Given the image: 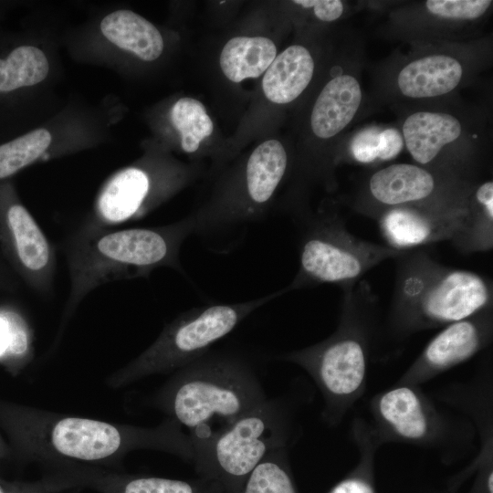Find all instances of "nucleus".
Listing matches in <instances>:
<instances>
[{
  "label": "nucleus",
  "instance_id": "obj_1",
  "mask_svg": "<svg viewBox=\"0 0 493 493\" xmlns=\"http://www.w3.org/2000/svg\"><path fill=\"white\" fill-rule=\"evenodd\" d=\"M193 235L192 217L151 227L79 228L67 241V311L104 284L146 278L161 267L182 271L180 249Z\"/></svg>",
  "mask_w": 493,
  "mask_h": 493
},
{
  "label": "nucleus",
  "instance_id": "obj_2",
  "mask_svg": "<svg viewBox=\"0 0 493 493\" xmlns=\"http://www.w3.org/2000/svg\"><path fill=\"white\" fill-rule=\"evenodd\" d=\"M267 399L245 359L208 351L182 368L170 393V409L189 431L195 461L222 432Z\"/></svg>",
  "mask_w": 493,
  "mask_h": 493
},
{
  "label": "nucleus",
  "instance_id": "obj_3",
  "mask_svg": "<svg viewBox=\"0 0 493 493\" xmlns=\"http://www.w3.org/2000/svg\"><path fill=\"white\" fill-rule=\"evenodd\" d=\"M289 414L283 402L267 399L222 432L195 460L199 470L241 492L253 469L270 453L287 447Z\"/></svg>",
  "mask_w": 493,
  "mask_h": 493
},
{
  "label": "nucleus",
  "instance_id": "obj_4",
  "mask_svg": "<svg viewBox=\"0 0 493 493\" xmlns=\"http://www.w3.org/2000/svg\"><path fill=\"white\" fill-rule=\"evenodd\" d=\"M286 290L236 303H215L182 313L169 324L136 365L141 372L184 367L206 354L253 311Z\"/></svg>",
  "mask_w": 493,
  "mask_h": 493
},
{
  "label": "nucleus",
  "instance_id": "obj_5",
  "mask_svg": "<svg viewBox=\"0 0 493 493\" xmlns=\"http://www.w3.org/2000/svg\"><path fill=\"white\" fill-rule=\"evenodd\" d=\"M309 224L300 242L299 272L287 289L348 283L398 253L392 247L355 239L339 223L321 220Z\"/></svg>",
  "mask_w": 493,
  "mask_h": 493
},
{
  "label": "nucleus",
  "instance_id": "obj_6",
  "mask_svg": "<svg viewBox=\"0 0 493 493\" xmlns=\"http://www.w3.org/2000/svg\"><path fill=\"white\" fill-rule=\"evenodd\" d=\"M401 297L420 322L448 325L481 312L489 304L491 289L484 278L471 271L427 268L404 279Z\"/></svg>",
  "mask_w": 493,
  "mask_h": 493
},
{
  "label": "nucleus",
  "instance_id": "obj_7",
  "mask_svg": "<svg viewBox=\"0 0 493 493\" xmlns=\"http://www.w3.org/2000/svg\"><path fill=\"white\" fill-rule=\"evenodd\" d=\"M281 359L300 365L313 377L330 413L356 396L364 383V346L357 336L345 330H340L312 347L285 354Z\"/></svg>",
  "mask_w": 493,
  "mask_h": 493
},
{
  "label": "nucleus",
  "instance_id": "obj_8",
  "mask_svg": "<svg viewBox=\"0 0 493 493\" xmlns=\"http://www.w3.org/2000/svg\"><path fill=\"white\" fill-rule=\"evenodd\" d=\"M2 207V224L16 262L30 286L41 295L51 292L56 269L54 249L28 210L7 200Z\"/></svg>",
  "mask_w": 493,
  "mask_h": 493
},
{
  "label": "nucleus",
  "instance_id": "obj_9",
  "mask_svg": "<svg viewBox=\"0 0 493 493\" xmlns=\"http://www.w3.org/2000/svg\"><path fill=\"white\" fill-rule=\"evenodd\" d=\"M154 202L150 173L140 167L122 169L106 182L98 195L92 217L79 228H114L142 218Z\"/></svg>",
  "mask_w": 493,
  "mask_h": 493
},
{
  "label": "nucleus",
  "instance_id": "obj_10",
  "mask_svg": "<svg viewBox=\"0 0 493 493\" xmlns=\"http://www.w3.org/2000/svg\"><path fill=\"white\" fill-rule=\"evenodd\" d=\"M380 228L393 249L411 248L435 241L468 236L474 241L467 216H435L417 210L394 207L380 220Z\"/></svg>",
  "mask_w": 493,
  "mask_h": 493
},
{
  "label": "nucleus",
  "instance_id": "obj_11",
  "mask_svg": "<svg viewBox=\"0 0 493 493\" xmlns=\"http://www.w3.org/2000/svg\"><path fill=\"white\" fill-rule=\"evenodd\" d=\"M485 341L484 325L475 316L448 324L429 341L404 382L422 381L467 360Z\"/></svg>",
  "mask_w": 493,
  "mask_h": 493
},
{
  "label": "nucleus",
  "instance_id": "obj_12",
  "mask_svg": "<svg viewBox=\"0 0 493 493\" xmlns=\"http://www.w3.org/2000/svg\"><path fill=\"white\" fill-rule=\"evenodd\" d=\"M54 447L61 454L82 460H98L114 454L121 435L113 425L96 420L67 417L51 433Z\"/></svg>",
  "mask_w": 493,
  "mask_h": 493
},
{
  "label": "nucleus",
  "instance_id": "obj_13",
  "mask_svg": "<svg viewBox=\"0 0 493 493\" xmlns=\"http://www.w3.org/2000/svg\"><path fill=\"white\" fill-rule=\"evenodd\" d=\"M362 100L357 79L341 75L330 80L320 93L310 117L312 131L328 139L341 131L353 119Z\"/></svg>",
  "mask_w": 493,
  "mask_h": 493
},
{
  "label": "nucleus",
  "instance_id": "obj_14",
  "mask_svg": "<svg viewBox=\"0 0 493 493\" xmlns=\"http://www.w3.org/2000/svg\"><path fill=\"white\" fill-rule=\"evenodd\" d=\"M314 61L309 50L293 45L276 56L262 80L267 99L286 104L297 99L310 82Z\"/></svg>",
  "mask_w": 493,
  "mask_h": 493
},
{
  "label": "nucleus",
  "instance_id": "obj_15",
  "mask_svg": "<svg viewBox=\"0 0 493 493\" xmlns=\"http://www.w3.org/2000/svg\"><path fill=\"white\" fill-rule=\"evenodd\" d=\"M462 77V67L454 58L434 55L416 59L399 73L401 92L410 98L440 96L453 90Z\"/></svg>",
  "mask_w": 493,
  "mask_h": 493
},
{
  "label": "nucleus",
  "instance_id": "obj_16",
  "mask_svg": "<svg viewBox=\"0 0 493 493\" xmlns=\"http://www.w3.org/2000/svg\"><path fill=\"white\" fill-rule=\"evenodd\" d=\"M403 133L413 158L426 164L435 159L443 146L460 136L461 124L447 113L421 111L405 120Z\"/></svg>",
  "mask_w": 493,
  "mask_h": 493
},
{
  "label": "nucleus",
  "instance_id": "obj_17",
  "mask_svg": "<svg viewBox=\"0 0 493 493\" xmlns=\"http://www.w3.org/2000/svg\"><path fill=\"white\" fill-rule=\"evenodd\" d=\"M369 187L372 195L381 204L398 206L431 195L435 189V179L419 166L398 163L373 173Z\"/></svg>",
  "mask_w": 493,
  "mask_h": 493
},
{
  "label": "nucleus",
  "instance_id": "obj_18",
  "mask_svg": "<svg viewBox=\"0 0 493 493\" xmlns=\"http://www.w3.org/2000/svg\"><path fill=\"white\" fill-rule=\"evenodd\" d=\"M100 30L111 43L145 61L155 60L163 50L159 30L131 10H117L106 16Z\"/></svg>",
  "mask_w": 493,
  "mask_h": 493
},
{
  "label": "nucleus",
  "instance_id": "obj_19",
  "mask_svg": "<svg viewBox=\"0 0 493 493\" xmlns=\"http://www.w3.org/2000/svg\"><path fill=\"white\" fill-rule=\"evenodd\" d=\"M381 420L396 436L422 440L430 433V419L423 401L410 386L402 385L383 393L377 401Z\"/></svg>",
  "mask_w": 493,
  "mask_h": 493
},
{
  "label": "nucleus",
  "instance_id": "obj_20",
  "mask_svg": "<svg viewBox=\"0 0 493 493\" xmlns=\"http://www.w3.org/2000/svg\"><path fill=\"white\" fill-rule=\"evenodd\" d=\"M288 165L283 145L277 140L259 144L250 154L245 182L251 201L264 208L276 192Z\"/></svg>",
  "mask_w": 493,
  "mask_h": 493
},
{
  "label": "nucleus",
  "instance_id": "obj_21",
  "mask_svg": "<svg viewBox=\"0 0 493 493\" xmlns=\"http://www.w3.org/2000/svg\"><path fill=\"white\" fill-rule=\"evenodd\" d=\"M277 55L272 40L263 37H236L230 39L220 55V67L233 82L257 78L263 74Z\"/></svg>",
  "mask_w": 493,
  "mask_h": 493
},
{
  "label": "nucleus",
  "instance_id": "obj_22",
  "mask_svg": "<svg viewBox=\"0 0 493 493\" xmlns=\"http://www.w3.org/2000/svg\"><path fill=\"white\" fill-rule=\"evenodd\" d=\"M51 142L46 129H37L0 144V180L43 157Z\"/></svg>",
  "mask_w": 493,
  "mask_h": 493
},
{
  "label": "nucleus",
  "instance_id": "obj_23",
  "mask_svg": "<svg viewBox=\"0 0 493 493\" xmlns=\"http://www.w3.org/2000/svg\"><path fill=\"white\" fill-rule=\"evenodd\" d=\"M171 120L182 135V149L188 153L196 152L200 142L213 132L205 106L193 98L179 99L172 107Z\"/></svg>",
  "mask_w": 493,
  "mask_h": 493
},
{
  "label": "nucleus",
  "instance_id": "obj_24",
  "mask_svg": "<svg viewBox=\"0 0 493 493\" xmlns=\"http://www.w3.org/2000/svg\"><path fill=\"white\" fill-rule=\"evenodd\" d=\"M287 447L273 451L249 474L241 493H296L287 470Z\"/></svg>",
  "mask_w": 493,
  "mask_h": 493
},
{
  "label": "nucleus",
  "instance_id": "obj_25",
  "mask_svg": "<svg viewBox=\"0 0 493 493\" xmlns=\"http://www.w3.org/2000/svg\"><path fill=\"white\" fill-rule=\"evenodd\" d=\"M491 4L490 0H428L425 6L431 14L441 17L473 20L481 16Z\"/></svg>",
  "mask_w": 493,
  "mask_h": 493
},
{
  "label": "nucleus",
  "instance_id": "obj_26",
  "mask_svg": "<svg viewBox=\"0 0 493 493\" xmlns=\"http://www.w3.org/2000/svg\"><path fill=\"white\" fill-rule=\"evenodd\" d=\"M28 345L22 319L13 312L0 313V356L23 354Z\"/></svg>",
  "mask_w": 493,
  "mask_h": 493
},
{
  "label": "nucleus",
  "instance_id": "obj_27",
  "mask_svg": "<svg viewBox=\"0 0 493 493\" xmlns=\"http://www.w3.org/2000/svg\"><path fill=\"white\" fill-rule=\"evenodd\" d=\"M124 493H200V490L187 481L142 477L130 481L125 486Z\"/></svg>",
  "mask_w": 493,
  "mask_h": 493
},
{
  "label": "nucleus",
  "instance_id": "obj_28",
  "mask_svg": "<svg viewBox=\"0 0 493 493\" xmlns=\"http://www.w3.org/2000/svg\"><path fill=\"white\" fill-rule=\"evenodd\" d=\"M293 3L313 8L315 16L326 22L338 19L343 12V4L340 0H296Z\"/></svg>",
  "mask_w": 493,
  "mask_h": 493
},
{
  "label": "nucleus",
  "instance_id": "obj_29",
  "mask_svg": "<svg viewBox=\"0 0 493 493\" xmlns=\"http://www.w3.org/2000/svg\"><path fill=\"white\" fill-rule=\"evenodd\" d=\"M402 148L400 134L394 130H386L378 136V158L386 160L394 157Z\"/></svg>",
  "mask_w": 493,
  "mask_h": 493
},
{
  "label": "nucleus",
  "instance_id": "obj_30",
  "mask_svg": "<svg viewBox=\"0 0 493 493\" xmlns=\"http://www.w3.org/2000/svg\"><path fill=\"white\" fill-rule=\"evenodd\" d=\"M330 493H374L364 480L350 478L339 483Z\"/></svg>",
  "mask_w": 493,
  "mask_h": 493
},
{
  "label": "nucleus",
  "instance_id": "obj_31",
  "mask_svg": "<svg viewBox=\"0 0 493 493\" xmlns=\"http://www.w3.org/2000/svg\"><path fill=\"white\" fill-rule=\"evenodd\" d=\"M488 489L490 493H492V473H490V476L488 477Z\"/></svg>",
  "mask_w": 493,
  "mask_h": 493
},
{
  "label": "nucleus",
  "instance_id": "obj_32",
  "mask_svg": "<svg viewBox=\"0 0 493 493\" xmlns=\"http://www.w3.org/2000/svg\"><path fill=\"white\" fill-rule=\"evenodd\" d=\"M0 493H3V490H2V488H1V487H0Z\"/></svg>",
  "mask_w": 493,
  "mask_h": 493
}]
</instances>
